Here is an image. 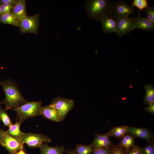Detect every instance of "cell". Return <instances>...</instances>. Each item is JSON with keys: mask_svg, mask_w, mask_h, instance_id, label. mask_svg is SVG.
<instances>
[{"mask_svg": "<svg viewBox=\"0 0 154 154\" xmlns=\"http://www.w3.org/2000/svg\"><path fill=\"white\" fill-rule=\"evenodd\" d=\"M39 148L40 150V154H65L64 152L66 150L63 145L60 147L58 146L52 147L47 143L42 144Z\"/></svg>", "mask_w": 154, "mask_h": 154, "instance_id": "2e32d148", "label": "cell"}, {"mask_svg": "<svg viewBox=\"0 0 154 154\" xmlns=\"http://www.w3.org/2000/svg\"><path fill=\"white\" fill-rule=\"evenodd\" d=\"M2 102H0V108H1V105L2 104Z\"/></svg>", "mask_w": 154, "mask_h": 154, "instance_id": "d590c367", "label": "cell"}, {"mask_svg": "<svg viewBox=\"0 0 154 154\" xmlns=\"http://www.w3.org/2000/svg\"><path fill=\"white\" fill-rule=\"evenodd\" d=\"M113 146L108 148L93 149L90 154H110Z\"/></svg>", "mask_w": 154, "mask_h": 154, "instance_id": "83f0119b", "label": "cell"}, {"mask_svg": "<svg viewBox=\"0 0 154 154\" xmlns=\"http://www.w3.org/2000/svg\"><path fill=\"white\" fill-rule=\"evenodd\" d=\"M126 151L122 147L117 145H114L110 154H126Z\"/></svg>", "mask_w": 154, "mask_h": 154, "instance_id": "f1b7e54d", "label": "cell"}, {"mask_svg": "<svg viewBox=\"0 0 154 154\" xmlns=\"http://www.w3.org/2000/svg\"><path fill=\"white\" fill-rule=\"evenodd\" d=\"M40 115L49 120L56 122L61 121L60 117L56 110L48 105L41 107Z\"/></svg>", "mask_w": 154, "mask_h": 154, "instance_id": "5bb4252c", "label": "cell"}, {"mask_svg": "<svg viewBox=\"0 0 154 154\" xmlns=\"http://www.w3.org/2000/svg\"><path fill=\"white\" fill-rule=\"evenodd\" d=\"M49 105L56 110L61 121L69 112L73 109L74 103L72 99L58 96L52 99Z\"/></svg>", "mask_w": 154, "mask_h": 154, "instance_id": "5b68a950", "label": "cell"}, {"mask_svg": "<svg viewBox=\"0 0 154 154\" xmlns=\"http://www.w3.org/2000/svg\"><path fill=\"white\" fill-rule=\"evenodd\" d=\"M142 154H154V142L148 143L143 148H141Z\"/></svg>", "mask_w": 154, "mask_h": 154, "instance_id": "484cf974", "label": "cell"}, {"mask_svg": "<svg viewBox=\"0 0 154 154\" xmlns=\"http://www.w3.org/2000/svg\"><path fill=\"white\" fill-rule=\"evenodd\" d=\"M22 122L20 120L17 121L15 124L10 125L6 131L7 133L10 136L20 140L22 135L24 133L20 129V126Z\"/></svg>", "mask_w": 154, "mask_h": 154, "instance_id": "ac0fdd59", "label": "cell"}, {"mask_svg": "<svg viewBox=\"0 0 154 154\" xmlns=\"http://www.w3.org/2000/svg\"><path fill=\"white\" fill-rule=\"evenodd\" d=\"M6 109H3L0 108V119L4 125L9 127L12 124L11 121L7 112Z\"/></svg>", "mask_w": 154, "mask_h": 154, "instance_id": "603a6c76", "label": "cell"}, {"mask_svg": "<svg viewBox=\"0 0 154 154\" xmlns=\"http://www.w3.org/2000/svg\"><path fill=\"white\" fill-rule=\"evenodd\" d=\"M0 145L7 149L9 154H15L23 149V145L20 140L10 136L6 131L3 130Z\"/></svg>", "mask_w": 154, "mask_h": 154, "instance_id": "8992f818", "label": "cell"}, {"mask_svg": "<svg viewBox=\"0 0 154 154\" xmlns=\"http://www.w3.org/2000/svg\"><path fill=\"white\" fill-rule=\"evenodd\" d=\"M126 154H142L141 148L137 145H135L129 150L126 151Z\"/></svg>", "mask_w": 154, "mask_h": 154, "instance_id": "f546056e", "label": "cell"}, {"mask_svg": "<svg viewBox=\"0 0 154 154\" xmlns=\"http://www.w3.org/2000/svg\"><path fill=\"white\" fill-rule=\"evenodd\" d=\"M42 102L41 101L27 102L15 108H11L17 112L19 120L23 122L27 119L40 115Z\"/></svg>", "mask_w": 154, "mask_h": 154, "instance_id": "3957f363", "label": "cell"}, {"mask_svg": "<svg viewBox=\"0 0 154 154\" xmlns=\"http://www.w3.org/2000/svg\"><path fill=\"white\" fill-rule=\"evenodd\" d=\"M1 15V12H0V15Z\"/></svg>", "mask_w": 154, "mask_h": 154, "instance_id": "8d00e7d4", "label": "cell"}, {"mask_svg": "<svg viewBox=\"0 0 154 154\" xmlns=\"http://www.w3.org/2000/svg\"><path fill=\"white\" fill-rule=\"evenodd\" d=\"M100 21L102 31L107 33H117V23L110 16L103 18Z\"/></svg>", "mask_w": 154, "mask_h": 154, "instance_id": "9a60e30c", "label": "cell"}, {"mask_svg": "<svg viewBox=\"0 0 154 154\" xmlns=\"http://www.w3.org/2000/svg\"><path fill=\"white\" fill-rule=\"evenodd\" d=\"M111 2L109 0H88L85 5L87 15L91 19L100 21L109 16Z\"/></svg>", "mask_w": 154, "mask_h": 154, "instance_id": "7a4b0ae2", "label": "cell"}, {"mask_svg": "<svg viewBox=\"0 0 154 154\" xmlns=\"http://www.w3.org/2000/svg\"><path fill=\"white\" fill-rule=\"evenodd\" d=\"M90 144L89 145H78L74 150L78 154H90L93 150Z\"/></svg>", "mask_w": 154, "mask_h": 154, "instance_id": "7402d4cb", "label": "cell"}, {"mask_svg": "<svg viewBox=\"0 0 154 154\" xmlns=\"http://www.w3.org/2000/svg\"><path fill=\"white\" fill-rule=\"evenodd\" d=\"M128 128L126 125L114 127L108 132L109 135L121 139L127 133Z\"/></svg>", "mask_w": 154, "mask_h": 154, "instance_id": "d6986e66", "label": "cell"}, {"mask_svg": "<svg viewBox=\"0 0 154 154\" xmlns=\"http://www.w3.org/2000/svg\"><path fill=\"white\" fill-rule=\"evenodd\" d=\"M116 34L119 37L127 35L135 29L132 17H127L116 21Z\"/></svg>", "mask_w": 154, "mask_h": 154, "instance_id": "9c48e42d", "label": "cell"}, {"mask_svg": "<svg viewBox=\"0 0 154 154\" xmlns=\"http://www.w3.org/2000/svg\"><path fill=\"white\" fill-rule=\"evenodd\" d=\"M39 15L37 14L34 15L27 16L19 21L21 33H31L37 35L38 29Z\"/></svg>", "mask_w": 154, "mask_h": 154, "instance_id": "52a82bcc", "label": "cell"}, {"mask_svg": "<svg viewBox=\"0 0 154 154\" xmlns=\"http://www.w3.org/2000/svg\"><path fill=\"white\" fill-rule=\"evenodd\" d=\"M0 22L5 24L11 25L19 27L18 21L10 12L1 15Z\"/></svg>", "mask_w": 154, "mask_h": 154, "instance_id": "44dd1931", "label": "cell"}, {"mask_svg": "<svg viewBox=\"0 0 154 154\" xmlns=\"http://www.w3.org/2000/svg\"><path fill=\"white\" fill-rule=\"evenodd\" d=\"M142 11L147 15L146 18L154 23V6L148 7L142 10Z\"/></svg>", "mask_w": 154, "mask_h": 154, "instance_id": "d4e9b609", "label": "cell"}, {"mask_svg": "<svg viewBox=\"0 0 154 154\" xmlns=\"http://www.w3.org/2000/svg\"><path fill=\"white\" fill-rule=\"evenodd\" d=\"M146 93L144 97L143 103L149 105L154 103V87L151 84H148L144 87Z\"/></svg>", "mask_w": 154, "mask_h": 154, "instance_id": "ffe728a7", "label": "cell"}, {"mask_svg": "<svg viewBox=\"0 0 154 154\" xmlns=\"http://www.w3.org/2000/svg\"><path fill=\"white\" fill-rule=\"evenodd\" d=\"M20 140L23 144L25 143L28 146L32 148H39L43 142L51 141L49 137L46 135L32 133H23Z\"/></svg>", "mask_w": 154, "mask_h": 154, "instance_id": "ba28073f", "label": "cell"}, {"mask_svg": "<svg viewBox=\"0 0 154 154\" xmlns=\"http://www.w3.org/2000/svg\"><path fill=\"white\" fill-rule=\"evenodd\" d=\"M66 154H78L74 149L66 150Z\"/></svg>", "mask_w": 154, "mask_h": 154, "instance_id": "d6a6232c", "label": "cell"}, {"mask_svg": "<svg viewBox=\"0 0 154 154\" xmlns=\"http://www.w3.org/2000/svg\"><path fill=\"white\" fill-rule=\"evenodd\" d=\"M3 131V130L2 129H1L0 130V143Z\"/></svg>", "mask_w": 154, "mask_h": 154, "instance_id": "e575fe53", "label": "cell"}, {"mask_svg": "<svg viewBox=\"0 0 154 154\" xmlns=\"http://www.w3.org/2000/svg\"><path fill=\"white\" fill-rule=\"evenodd\" d=\"M15 154H26L22 149L16 153Z\"/></svg>", "mask_w": 154, "mask_h": 154, "instance_id": "836d02e7", "label": "cell"}, {"mask_svg": "<svg viewBox=\"0 0 154 154\" xmlns=\"http://www.w3.org/2000/svg\"><path fill=\"white\" fill-rule=\"evenodd\" d=\"M15 5L8 3H3L0 5L1 15L11 12Z\"/></svg>", "mask_w": 154, "mask_h": 154, "instance_id": "4316f807", "label": "cell"}, {"mask_svg": "<svg viewBox=\"0 0 154 154\" xmlns=\"http://www.w3.org/2000/svg\"><path fill=\"white\" fill-rule=\"evenodd\" d=\"M10 13L18 21L27 16L26 1L25 0H17Z\"/></svg>", "mask_w": 154, "mask_h": 154, "instance_id": "4fadbf2b", "label": "cell"}, {"mask_svg": "<svg viewBox=\"0 0 154 154\" xmlns=\"http://www.w3.org/2000/svg\"><path fill=\"white\" fill-rule=\"evenodd\" d=\"M131 6L133 7L135 6L139 9V12L148 7L147 2L146 0H134Z\"/></svg>", "mask_w": 154, "mask_h": 154, "instance_id": "cb8c5ba5", "label": "cell"}, {"mask_svg": "<svg viewBox=\"0 0 154 154\" xmlns=\"http://www.w3.org/2000/svg\"><path fill=\"white\" fill-rule=\"evenodd\" d=\"M5 94L2 102L6 106L7 110L12 108L18 107L27 102L21 94L15 83L10 80L0 82Z\"/></svg>", "mask_w": 154, "mask_h": 154, "instance_id": "6da1fadb", "label": "cell"}, {"mask_svg": "<svg viewBox=\"0 0 154 154\" xmlns=\"http://www.w3.org/2000/svg\"><path fill=\"white\" fill-rule=\"evenodd\" d=\"M133 7L129 5L126 0H119L111 3L110 16L116 22L118 20L128 17L134 13Z\"/></svg>", "mask_w": 154, "mask_h": 154, "instance_id": "277c9868", "label": "cell"}, {"mask_svg": "<svg viewBox=\"0 0 154 154\" xmlns=\"http://www.w3.org/2000/svg\"><path fill=\"white\" fill-rule=\"evenodd\" d=\"M135 136L134 135L127 133L121 139L118 145L123 148L127 151L135 145Z\"/></svg>", "mask_w": 154, "mask_h": 154, "instance_id": "e0dca14e", "label": "cell"}, {"mask_svg": "<svg viewBox=\"0 0 154 154\" xmlns=\"http://www.w3.org/2000/svg\"><path fill=\"white\" fill-rule=\"evenodd\" d=\"M17 0H1L0 1V3H8L15 5Z\"/></svg>", "mask_w": 154, "mask_h": 154, "instance_id": "1f68e13d", "label": "cell"}, {"mask_svg": "<svg viewBox=\"0 0 154 154\" xmlns=\"http://www.w3.org/2000/svg\"><path fill=\"white\" fill-rule=\"evenodd\" d=\"M149 107L145 108V110L147 112L153 115L154 114V103L149 105Z\"/></svg>", "mask_w": 154, "mask_h": 154, "instance_id": "4dcf8cb0", "label": "cell"}, {"mask_svg": "<svg viewBox=\"0 0 154 154\" xmlns=\"http://www.w3.org/2000/svg\"><path fill=\"white\" fill-rule=\"evenodd\" d=\"M135 29H139L147 31L153 30L154 29V23L147 18L142 17L141 13L139 12L136 17H132Z\"/></svg>", "mask_w": 154, "mask_h": 154, "instance_id": "7c38bea8", "label": "cell"}, {"mask_svg": "<svg viewBox=\"0 0 154 154\" xmlns=\"http://www.w3.org/2000/svg\"><path fill=\"white\" fill-rule=\"evenodd\" d=\"M108 132L103 134L96 133L94 139L90 144L93 149L111 147L114 145L112 144Z\"/></svg>", "mask_w": 154, "mask_h": 154, "instance_id": "30bf717a", "label": "cell"}, {"mask_svg": "<svg viewBox=\"0 0 154 154\" xmlns=\"http://www.w3.org/2000/svg\"><path fill=\"white\" fill-rule=\"evenodd\" d=\"M127 133L135 136L145 140L148 143L154 142V136L151 131L146 128L129 127Z\"/></svg>", "mask_w": 154, "mask_h": 154, "instance_id": "8fae6325", "label": "cell"}]
</instances>
